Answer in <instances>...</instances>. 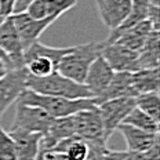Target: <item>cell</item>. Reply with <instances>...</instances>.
Here are the masks:
<instances>
[{
    "label": "cell",
    "mask_w": 160,
    "mask_h": 160,
    "mask_svg": "<svg viewBox=\"0 0 160 160\" xmlns=\"http://www.w3.org/2000/svg\"><path fill=\"white\" fill-rule=\"evenodd\" d=\"M17 101H21L26 105L38 106L47 112L51 118H66L72 116L79 111L95 108V99L94 98H80V99H68L62 97H52V95H42L38 92L32 91L29 88H25L22 94Z\"/></svg>",
    "instance_id": "obj_1"
},
{
    "label": "cell",
    "mask_w": 160,
    "mask_h": 160,
    "mask_svg": "<svg viewBox=\"0 0 160 160\" xmlns=\"http://www.w3.org/2000/svg\"><path fill=\"white\" fill-rule=\"evenodd\" d=\"M104 44V42H90L86 44L73 46L71 51L62 57L61 61L57 64L55 71L73 82L84 84L90 65L101 54Z\"/></svg>",
    "instance_id": "obj_2"
},
{
    "label": "cell",
    "mask_w": 160,
    "mask_h": 160,
    "mask_svg": "<svg viewBox=\"0 0 160 160\" xmlns=\"http://www.w3.org/2000/svg\"><path fill=\"white\" fill-rule=\"evenodd\" d=\"M26 88L42 95L62 97V98L68 99L92 98L91 92L86 84L73 82V80L59 75L57 71L44 78H33L28 73Z\"/></svg>",
    "instance_id": "obj_3"
},
{
    "label": "cell",
    "mask_w": 160,
    "mask_h": 160,
    "mask_svg": "<svg viewBox=\"0 0 160 160\" xmlns=\"http://www.w3.org/2000/svg\"><path fill=\"white\" fill-rule=\"evenodd\" d=\"M101 116L102 124L106 139H109L118 127L127 118V115L135 108V97H123V98H115L105 101L97 105Z\"/></svg>",
    "instance_id": "obj_4"
},
{
    "label": "cell",
    "mask_w": 160,
    "mask_h": 160,
    "mask_svg": "<svg viewBox=\"0 0 160 160\" xmlns=\"http://www.w3.org/2000/svg\"><path fill=\"white\" fill-rule=\"evenodd\" d=\"M15 102L17 109L12 128H19L29 132H38V134L44 135L48 131L54 118H51L47 112H44L38 106L26 105L21 101Z\"/></svg>",
    "instance_id": "obj_5"
},
{
    "label": "cell",
    "mask_w": 160,
    "mask_h": 160,
    "mask_svg": "<svg viewBox=\"0 0 160 160\" xmlns=\"http://www.w3.org/2000/svg\"><path fill=\"white\" fill-rule=\"evenodd\" d=\"M72 118L76 137L84 139V141H108L97 106L92 109H84V111L76 112L75 115H72Z\"/></svg>",
    "instance_id": "obj_6"
},
{
    "label": "cell",
    "mask_w": 160,
    "mask_h": 160,
    "mask_svg": "<svg viewBox=\"0 0 160 160\" xmlns=\"http://www.w3.org/2000/svg\"><path fill=\"white\" fill-rule=\"evenodd\" d=\"M28 71L24 68L12 69L0 78V119L12 102H15L26 88Z\"/></svg>",
    "instance_id": "obj_7"
},
{
    "label": "cell",
    "mask_w": 160,
    "mask_h": 160,
    "mask_svg": "<svg viewBox=\"0 0 160 160\" xmlns=\"http://www.w3.org/2000/svg\"><path fill=\"white\" fill-rule=\"evenodd\" d=\"M12 17V22L18 32V36L21 39L22 48H28L32 43L38 42L42 33L48 28L57 18H44V19H32L26 12L21 14H14Z\"/></svg>",
    "instance_id": "obj_8"
},
{
    "label": "cell",
    "mask_w": 160,
    "mask_h": 160,
    "mask_svg": "<svg viewBox=\"0 0 160 160\" xmlns=\"http://www.w3.org/2000/svg\"><path fill=\"white\" fill-rule=\"evenodd\" d=\"M0 50L4 52L6 55L11 59L17 69L24 68V48H22L21 39L18 36L14 22H12V17H7L0 25Z\"/></svg>",
    "instance_id": "obj_9"
},
{
    "label": "cell",
    "mask_w": 160,
    "mask_h": 160,
    "mask_svg": "<svg viewBox=\"0 0 160 160\" xmlns=\"http://www.w3.org/2000/svg\"><path fill=\"white\" fill-rule=\"evenodd\" d=\"M98 14L109 31L118 29L128 17L132 0H95Z\"/></svg>",
    "instance_id": "obj_10"
},
{
    "label": "cell",
    "mask_w": 160,
    "mask_h": 160,
    "mask_svg": "<svg viewBox=\"0 0 160 160\" xmlns=\"http://www.w3.org/2000/svg\"><path fill=\"white\" fill-rule=\"evenodd\" d=\"M113 75H115V71L108 65L104 57L99 54L90 65L87 76L84 80V84L90 90L92 98H98L105 91L109 83H111Z\"/></svg>",
    "instance_id": "obj_11"
},
{
    "label": "cell",
    "mask_w": 160,
    "mask_h": 160,
    "mask_svg": "<svg viewBox=\"0 0 160 160\" xmlns=\"http://www.w3.org/2000/svg\"><path fill=\"white\" fill-rule=\"evenodd\" d=\"M101 55L115 72H132L134 64L138 58L137 51L130 50L119 43H111V44L105 43L101 50Z\"/></svg>",
    "instance_id": "obj_12"
},
{
    "label": "cell",
    "mask_w": 160,
    "mask_h": 160,
    "mask_svg": "<svg viewBox=\"0 0 160 160\" xmlns=\"http://www.w3.org/2000/svg\"><path fill=\"white\" fill-rule=\"evenodd\" d=\"M15 145L17 160H35L40 153V142L42 134L29 132L25 130L11 128L7 131Z\"/></svg>",
    "instance_id": "obj_13"
},
{
    "label": "cell",
    "mask_w": 160,
    "mask_h": 160,
    "mask_svg": "<svg viewBox=\"0 0 160 160\" xmlns=\"http://www.w3.org/2000/svg\"><path fill=\"white\" fill-rule=\"evenodd\" d=\"M118 131L124 137L127 151L130 152H145L159 142V132H148L124 123L119 126Z\"/></svg>",
    "instance_id": "obj_14"
},
{
    "label": "cell",
    "mask_w": 160,
    "mask_h": 160,
    "mask_svg": "<svg viewBox=\"0 0 160 160\" xmlns=\"http://www.w3.org/2000/svg\"><path fill=\"white\" fill-rule=\"evenodd\" d=\"M75 135V124H73L72 116H66V118H57L52 120L51 126H50L48 131L42 137V142H40V152H48L58 144L59 141L69 137Z\"/></svg>",
    "instance_id": "obj_15"
},
{
    "label": "cell",
    "mask_w": 160,
    "mask_h": 160,
    "mask_svg": "<svg viewBox=\"0 0 160 160\" xmlns=\"http://www.w3.org/2000/svg\"><path fill=\"white\" fill-rule=\"evenodd\" d=\"M152 31H155V29H153L151 21L149 19H144V21L138 22L137 25L131 26V28L120 32L115 38L113 43H119V44L126 46L130 50H134V51L139 52L141 48L144 47L148 35Z\"/></svg>",
    "instance_id": "obj_16"
},
{
    "label": "cell",
    "mask_w": 160,
    "mask_h": 160,
    "mask_svg": "<svg viewBox=\"0 0 160 160\" xmlns=\"http://www.w3.org/2000/svg\"><path fill=\"white\" fill-rule=\"evenodd\" d=\"M123 97H137L131 86V72H115L113 78L106 90L95 99V104L99 105L105 101Z\"/></svg>",
    "instance_id": "obj_17"
},
{
    "label": "cell",
    "mask_w": 160,
    "mask_h": 160,
    "mask_svg": "<svg viewBox=\"0 0 160 160\" xmlns=\"http://www.w3.org/2000/svg\"><path fill=\"white\" fill-rule=\"evenodd\" d=\"M159 31H152L145 40L144 47L138 52L132 72L141 71V69H153L159 68Z\"/></svg>",
    "instance_id": "obj_18"
},
{
    "label": "cell",
    "mask_w": 160,
    "mask_h": 160,
    "mask_svg": "<svg viewBox=\"0 0 160 160\" xmlns=\"http://www.w3.org/2000/svg\"><path fill=\"white\" fill-rule=\"evenodd\" d=\"M159 68L131 72V86L135 95L146 94V92H159Z\"/></svg>",
    "instance_id": "obj_19"
},
{
    "label": "cell",
    "mask_w": 160,
    "mask_h": 160,
    "mask_svg": "<svg viewBox=\"0 0 160 160\" xmlns=\"http://www.w3.org/2000/svg\"><path fill=\"white\" fill-rule=\"evenodd\" d=\"M72 48H73V46L72 47H50V46L43 44V43H40L38 40V42L32 43L28 48L24 50V54H22L24 65L28 59L33 58V57H46V58L51 59L57 66V64L61 61L62 57L68 54Z\"/></svg>",
    "instance_id": "obj_20"
},
{
    "label": "cell",
    "mask_w": 160,
    "mask_h": 160,
    "mask_svg": "<svg viewBox=\"0 0 160 160\" xmlns=\"http://www.w3.org/2000/svg\"><path fill=\"white\" fill-rule=\"evenodd\" d=\"M123 123L132 126V127H137L139 130H144V131H148V132H159V122L153 120L149 115L139 111L137 106L128 113L127 118L123 120Z\"/></svg>",
    "instance_id": "obj_21"
},
{
    "label": "cell",
    "mask_w": 160,
    "mask_h": 160,
    "mask_svg": "<svg viewBox=\"0 0 160 160\" xmlns=\"http://www.w3.org/2000/svg\"><path fill=\"white\" fill-rule=\"evenodd\" d=\"M135 106L153 120H160V98L159 92H146L135 97Z\"/></svg>",
    "instance_id": "obj_22"
},
{
    "label": "cell",
    "mask_w": 160,
    "mask_h": 160,
    "mask_svg": "<svg viewBox=\"0 0 160 160\" xmlns=\"http://www.w3.org/2000/svg\"><path fill=\"white\" fill-rule=\"evenodd\" d=\"M25 69L33 78H44L55 72L57 66L46 57H33L25 62Z\"/></svg>",
    "instance_id": "obj_23"
},
{
    "label": "cell",
    "mask_w": 160,
    "mask_h": 160,
    "mask_svg": "<svg viewBox=\"0 0 160 160\" xmlns=\"http://www.w3.org/2000/svg\"><path fill=\"white\" fill-rule=\"evenodd\" d=\"M0 160H17L14 141L2 127H0Z\"/></svg>",
    "instance_id": "obj_24"
},
{
    "label": "cell",
    "mask_w": 160,
    "mask_h": 160,
    "mask_svg": "<svg viewBox=\"0 0 160 160\" xmlns=\"http://www.w3.org/2000/svg\"><path fill=\"white\" fill-rule=\"evenodd\" d=\"M46 3H47V15L58 18L68 10L75 7L78 0H46Z\"/></svg>",
    "instance_id": "obj_25"
},
{
    "label": "cell",
    "mask_w": 160,
    "mask_h": 160,
    "mask_svg": "<svg viewBox=\"0 0 160 160\" xmlns=\"http://www.w3.org/2000/svg\"><path fill=\"white\" fill-rule=\"evenodd\" d=\"M24 12H26L32 19L50 18L47 15V3H46V0H33L31 4L26 7V10Z\"/></svg>",
    "instance_id": "obj_26"
},
{
    "label": "cell",
    "mask_w": 160,
    "mask_h": 160,
    "mask_svg": "<svg viewBox=\"0 0 160 160\" xmlns=\"http://www.w3.org/2000/svg\"><path fill=\"white\" fill-rule=\"evenodd\" d=\"M12 69H17V68L11 62V59H10L8 57L0 50V78H3L6 73L12 71Z\"/></svg>",
    "instance_id": "obj_27"
},
{
    "label": "cell",
    "mask_w": 160,
    "mask_h": 160,
    "mask_svg": "<svg viewBox=\"0 0 160 160\" xmlns=\"http://www.w3.org/2000/svg\"><path fill=\"white\" fill-rule=\"evenodd\" d=\"M14 4L15 0H0V15L3 18L11 17L14 11Z\"/></svg>",
    "instance_id": "obj_28"
},
{
    "label": "cell",
    "mask_w": 160,
    "mask_h": 160,
    "mask_svg": "<svg viewBox=\"0 0 160 160\" xmlns=\"http://www.w3.org/2000/svg\"><path fill=\"white\" fill-rule=\"evenodd\" d=\"M124 156H126V151H111L109 149L102 156L101 160H124Z\"/></svg>",
    "instance_id": "obj_29"
},
{
    "label": "cell",
    "mask_w": 160,
    "mask_h": 160,
    "mask_svg": "<svg viewBox=\"0 0 160 160\" xmlns=\"http://www.w3.org/2000/svg\"><path fill=\"white\" fill-rule=\"evenodd\" d=\"M159 146H160V142H156L155 145L152 146L151 149L144 152L146 160H160V153H159Z\"/></svg>",
    "instance_id": "obj_30"
},
{
    "label": "cell",
    "mask_w": 160,
    "mask_h": 160,
    "mask_svg": "<svg viewBox=\"0 0 160 160\" xmlns=\"http://www.w3.org/2000/svg\"><path fill=\"white\" fill-rule=\"evenodd\" d=\"M33 2V0H15V4H14V11H12V15L14 14H21L24 12L26 7Z\"/></svg>",
    "instance_id": "obj_31"
},
{
    "label": "cell",
    "mask_w": 160,
    "mask_h": 160,
    "mask_svg": "<svg viewBox=\"0 0 160 160\" xmlns=\"http://www.w3.org/2000/svg\"><path fill=\"white\" fill-rule=\"evenodd\" d=\"M124 160H146L144 152H130L126 151Z\"/></svg>",
    "instance_id": "obj_32"
},
{
    "label": "cell",
    "mask_w": 160,
    "mask_h": 160,
    "mask_svg": "<svg viewBox=\"0 0 160 160\" xmlns=\"http://www.w3.org/2000/svg\"><path fill=\"white\" fill-rule=\"evenodd\" d=\"M44 158L46 160H66L65 153L59 152H44Z\"/></svg>",
    "instance_id": "obj_33"
},
{
    "label": "cell",
    "mask_w": 160,
    "mask_h": 160,
    "mask_svg": "<svg viewBox=\"0 0 160 160\" xmlns=\"http://www.w3.org/2000/svg\"><path fill=\"white\" fill-rule=\"evenodd\" d=\"M35 160H46V158H44V153L43 152H40L38 156H36V159Z\"/></svg>",
    "instance_id": "obj_34"
}]
</instances>
